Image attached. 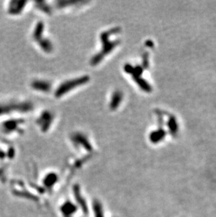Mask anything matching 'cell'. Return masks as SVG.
<instances>
[{
  "label": "cell",
  "mask_w": 216,
  "mask_h": 217,
  "mask_svg": "<svg viewBox=\"0 0 216 217\" xmlns=\"http://www.w3.org/2000/svg\"><path fill=\"white\" fill-rule=\"evenodd\" d=\"M89 77L87 75H82L74 78H70L62 82L56 90L54 91V96L56 98H61L67 94L74 92L79 87H81L89 82Z\"/></svg>",
  "instance_id": "obj_2"
},
{
  "label": "cell",
  "mask_w": 216,
  "mask_h": 217,
  "mask_svg": "<svg viewBox=\"0 0 216 217\" xmlns=\"http://www.w3.org/2000/svg\"><path fill=\"white\" fill-rule=\"evenodd\" d=\"M55 116L54 113L49 110H44L39 115L37 120V125L43 132H46L51 127Z\"/></svg>",
  "instance_id": "obj_3"
},
{
  "label": "cell",
  "mask_w": 216,
  "mask_h": 217,
  "mask_svg": "<svg viewBox=\"0 0 216 217\" xmlns=\"http://www.w3.org/2000/svg\"><path fill=\"white\" fill-rule=\"evenodd\" d=\"M124 93L120 89H114L111 92L109 98L108 107L112 111H116L119 109L124 102Z\"/></svg>",
  "instance_id": "obj_4"
},
{
  "label": "cell",
  "mask_w": 216,
  "mask_h": 217,
  "mask_svg": "<svg viewBox=\"0 0 216 217\" xmlns=\"http://www.w3.org/2000/svg\"><path fill=\"white\" fill-rule=\"evenodd\" d=\"M24 125V120L20 119H12L6 120L2 124L1 129H3L4 132H11L15 131H19V129H23L22 125Z\"/></svg>",
  "instance_id": "obj_6"
},
{
  "label": "cell",
  "mask_w": 216,
  "mask_h": 217,
  "mask_svg": "<svg viewBox=\"0 0 216 217\" xmlns=\"http://www.w3.org/2000/svg\"><path fill=\"white\" fill-rule=\"evenodd\" d=\"M121 29L112 27L101 32L99 36L100 48L90 59V64L95 66L101 64L107 57L111 55L120 46L122 42Z\"/></svg>",
  "instance_id": "obj_1"
},
{
  "label": "cell",
  "mask_w": 216,
  "mask_h": 217,
  "mask_svg": "<svg viewBox=\"0 0 216 217\" xmlns=\"http://www.w3.org/2000/svg\"><path fill=\"white\" fill-rule=\"evenodd\" d=\"M27 3V2H11L8 5L7 11L11 16H18L23 12Z\"/></svg>",
  "instance_id": "obj_7"
},
{
  "label": "cell",
  "mask_w": 216,
  "mask_h": 217,
  "mask_svg": "<svg viewBox=\"0 0 216 217\" xmlns=\"http://www.w3.org/2000/svg\"><path fill=\"white\" fill-rule=\"evenodd\" d=\"M30 87L35 92L48 94L51 92V83L44 79H34L30 83Z\"/></svg>",
  "instance_id": "obj_5"
}]
</instances>
